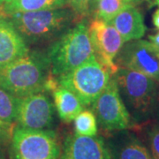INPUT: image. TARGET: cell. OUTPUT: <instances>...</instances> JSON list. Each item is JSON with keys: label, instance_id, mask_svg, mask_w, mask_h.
<instances>
[{"label": "cell", "instance_id": "ba28073f", "mask_svg": "<svg viewBox=\"0 0 159 159\" xmlns=\"http://www.w3.org/2000/svg\"><path fill=\"white\" fill-rule=\"evenodd\" d=\"M115 64L159 82V47L149 41L141 38L125 43L115 57Z\"/></svg>", "mask_w": 159, "mask_h": 159}, {"label": "cell", "instance_id": "8992f818", "mask_svg": "<svg viewBox=\"0 0 159 159\" xmlns=\"http://www.w3.org/2000/svg\"><path fill=\"white\" fill-rule=\"evenodd\" d=\"M10 159H60L57 134L51 129L36 130L14 126L11 137Z\"/></svg>", "mask_w": 159, "mask_h": 159}, {"label": "cell", "instance_id": "7c38bea8", "mask_svg": "<svg viewBox=\"0 0 159 159\" xmlns=\"http://www.w3.org/2000/svg\"><path fill=\"white\" fill-rule=\"evenodd\" d=\"M105 142L111 159H153L145 142L129 129L111 133Z\"/></svg>", "mask_w": 159, "mask_h": 159}, {"label": "cell", "instance_id": "f546056e", "mask_svg": "<svg viewBox=\"0 0 159 159\" xmlns=\"http://www.w3.org/2000/svg\"><path fill=\"white\" fill-rule=\"evenodd\" d=\"M138 1H139V0H131V2H132L133 4H134V3H135V2H138Z\"/></svg>", "mask_w": 159, "mask_h": 159}, {"label": "cell", "instance_id": "5bb4252c", "mask_svg": "<svg viewBox=\"0 0 159 159\" xmlns=\"http://www.w3.org/2000/svg\"><path fill=\"white\" fill-rule=\"evenodd\" d=\"M110 23L118 30L125 43L141 39L147 30L142 14L134 4L123 8Z\"/></svg>", "mask_w": 159, "mask_h": 159}, {"label": "cell", "instance_id": "9a60e30c", "mask_svg": "<svg viewBox=\"0 0 159 159\" xmlns=\"http://www.w3.org/2000/svg\"><path fill=\"white\" fill-rule=\"evenodd\" d=\"M57 115L65 122H71L84 109V105L72 91L58 87L52 92Z\"/></svg>", "mask_w": 159, "mask_h": 159}, {"label": "cell", "instance_id": "ac0fdd59", "mask_svg": "<svg viewBox=\"0 0 159 159\" xmlns=\"http://www.w3.org/2000/svg\"><path fill=\"white\" fill-rule=\"evenodd\" d=\"M74 121L75 134L84 136H96L98 132V123L97 117L93 111L82 110L80 112Z\"/></svg>", "mask_w": 159, "mask_h": 159}, {"label": "cell", "instance_id": "8fae6325", "mask_svg": "<svg viewBox=\"0 0 159 159\" xmlns=\"http://www.w3.org/2000/svg\"><path fill=\"white\" fill-rule=\"evenodd\" d=\"M60 159H111V157L102 137L74 134L66 137Z\"/></svg>", "mask_w": 159, "mask_h": 159}, {"label": "cell", "instance_id": "6da1fadb", "mask_svg": "<svg viewBox=\"0 0 159 159\" xmlns=\"http://www.w3.org/2000/svg\"><path fill=\"white\" fill-rule=\"evenodd\" d=\"M10 17L11 22L29 47L50 45L70 28L83 20L67 6L16 12Z\"/></svg>", "mask_w": 159, "mask_h": 159}, {"label": "cell", "instance_id": "277c9868", "mask_svg": "<svg viewBox=\"0 0 159 159\" xmlns=\"http://www.w3.org/2000/svg\"><path fill=\"white\" fill-rule=\"evenodd\" d=\"M51 74L58 77L95 56L89 33V23L81 20L48 46L45 51Z\"/></svg>", "mask_w": 159, "mask_h": 159}, {"label": "cell", "instance_id": "9c48e42d", "mask_svg": "<svg viewBox=\"0 0 159 159\" xmlns=\"http://www.w3.org/2000/svg\"><path fill=\"white\" fill-rule=\"evenodd\" d=\"M55 106L43 92L19 97L16 123L29 129L47 130L54 121Z\"/></svg>", "mask_w": 159, "mask_h": 159}, {"label": "cell", "instance_id": "4fadbf2b", "mask_svg": "<svg viewBox=\"0 0 159 159\" xmlns=\"http://www.w3.org/2000/svg\"><path fill=\"white\" fill-rule=\"evenodd\" d=\"M29 51L11 20L0 15V69L27 55Z\"/></svg>", "mask_w": 159, "mask_h": 159}, {"label": "cell", "instance_id": "f1b7e54d", "mask_svg": "<svg viewBox=\"0 0 159 159\" xmlns=\"http://www.w3.org/2000/svg\"><path fill=\"white\" fill-rule=\"evenodd\" d=\"M11 1H12V0H5V4H6V3H9V2H11Z\"/></svg>", "mask_w": 159, "mask_h": 159}, {"label": "cell", "instance_id": "7a4b0ae2", "mask_svg": "<svg viewBox=\"0 0 159 159\" xmlns=\"http://www.w3.org/2000/svg\"><path fill=\"white\" fill-rule=\"evenodd\" d=\"M112 76L134 126L157 118L159 82L145 74L123 67H119Z\"/></svg>", "mask_w": 159, "mask_h": 159}, {"label": "cell", "instance_id": "44dd1931", "mask_svg": "<svg viewBox=\"0 0 159 159\" xmlns=\"http://www.w3.org/2000/svg\"><path fill=\"white\" fill-rule=\"evenodd\" d=\"M91 3L92 0H67V6L82 19L90 13Z\"/></svg>", "mask_w": 159, "mask_h": 159}, {"label": "cell", "instance_id": "ffe728a7", "mask_svg": "<svg viewBox=\"0 0 159 159\" xmlns=\"http://www.w3.org/2000/svg\"><path fill=\"white\" fill-rule=\"evenodd\" d=\"M145 144L153 159H159V121H148L143 124Z\"/></svg>", "mask_w": 159, "mask_h": 159}, {"label": "cell", "instance_id": "cb8c5ba5", "mask_svg": "<svg viewBox=\"0 0 159 159\" xmlns=\"http://www.w3.org/2000/svg\"><path fill=\"white\" fill-rule=\"evenodd\" d=\"M148 37V41H149L150 43H152L153 44L159 47V30L156 33V34H149Z\"/></svg>", "mask_w": 159, "mask_h": 159}, {"label": "cell", "instance_id": "d6986e66", "mask_svg": "<svg viewBox=\"0 0 159 159\" xmlns=\"http://www.w3.org/2000/svg\"><path fill=\"white\" fill-rule=\"evenodd\" d=\"M19 97L0 88V120L8 124L16 123Z\"/></svg>", "mask_w": 159, "mask_h": 159}, {"label": "cell", "instance_id": "5b68a950", "mask_svg": "<svg viewBox=\"0 0 159 159\" xmlns=\"http://www.w3.org/2000/svg\"><path fill=\"white\" fill-rule=\"evenodd\" d=\"M112 75L111 71L94 56L57 80L60 87L72 91L84 106H89L106 89Z\"/></svg>", "mask_w": 159, "mask_h": 159}, {"label": "cell", "instance_id": "30bf717a", "mask_svg": "<svg viewBox=\"0 0 159 159\" xmlns=\"http://www.w3.org/2000/svg\"><path fill=\"white\" fill-rule=\"evenodd\" d=\"M89 33L96 57L114 74L119 68L115 57L125 43L123 38L111 23L98 19L89 23Z\"/></svg>", "mask_w": 159, "mask_h": 159}, {"label": "cell", "instance_id": "4dcf8cb0", "mask_svg": "<svg viewBox=\"0 0 159 159\" xmlns=\"http://www.w3.org/2000/svg\"><path fill=\"white\" fill-rule=\"evenodd\" d=\"M0 15H1V14H0Z\"/></svg>", "mask_w": 159, "mask_h": 159}, {"label": "cell", "instance_id": "2e32d148", "mask_svg": "<svg viewBox=\"0 0 159 159\" xmlns=\"http://www.w3.org/2000/svg\"><path fill=\"white\" fill-rule=\"evenodd\" d=\"M66 6L67 0H12L4 5V12L10 16L16 12L55 9Z\"/></svg>", "mask_w": 159, "mask_h": 159}, {"label": "cell", "instance_id": "7402d4cb", "mask_svg": "<svg viewBox=\"0 0 159 159\" xmlns=\"http://www.w3.org/2000/svg\"><path fill=\"white\" fill-rule=\"evenodd\" d=\"M13 128L14 124H8L0 120V141L8 142L9 140H11Z\"/></svg>", "mask_w": 159, "mask_h": 159}, {"label": "cell", "instance_id": "d4e9b609", "mask_svg": "<svg viewBox=\"0 0 159 159\" xmlns=\"http://www.w3.org/2000/svg\"><path fill=\"white\" fill-rule=\"evenodd\" d=\"M152 22H153L155 28L159 30V6L158 8L155 11L152 16Z\"/></svg>", "mask_w": 159, "mask_h": 159}, {"label": "cell", "instance_id": "52a82bcc", "mask_svg": "<svg viewBox=\"0 0 159 159\" xmlns=\"http://www.w3.org/2000/svg\"><path fill=\"white\" fill-rule=\"evenodd\" d=\"M92 108L98 125L105 133L111 134L134 126L113 76L110 80L106 89L92 104Z\"/></svg>", "mask_w": 159, "mask_h": 159}, {"label": "cell", "instance_id": "4316f807", "mask_svg": "<svg viewBox=\"0 0 159 159\" xmlns=\"http://www.w3.org/2000/svg\"><path fill=\"white\" fill-rule=\"evenodd\" d=\"M5 3V0H0V6H2Z\"/></svg>", "mask_w": 159, "mask_h": 159}, {"label": "cell", "instance_id": "3957f363", "mask_svg": "<svg viewBox=\"0 0 159 159\" xmlns=\"http://www.w3.org/2000/svg\"><path fill=\"white\" fill-rule=\"evenodd\" d=\"M51 74L45 51H29L22 57L0 69V88L17 97L45 92Z\"/></svg>", "mask_w": 159, "mask_h": 159}, {"label": "cell", "instance_id": "83f0119b", "mask_svg": "<svg viewBox=\"0 0 159 159\" xmlns=\"http://www.w3.org/2000/svg\"><path fill=\"white\" fill-rule=\"evenodd\" d=\"M157 118H158V121H159V104H158V111H157Z\"/></svg>", "mask_w": 159, "mask_h": 159}, {"label": "cell", "instance_id": "484cf974", "mask_svg": "<svg viewBox=\"0 0 159 159\" xmlns=\"http://www.w3.org/2000/svg\"><path fill=\"white\" fill-rule=\"evenodd\" d=\"M153 1L155 2V4H157L159 6V0H153Z\"/></svg>", "mask_w": 159, "mask_h": 159}, {"label": "cell", "instance_id": "603a6c76", "mask_svg": "<svg viewBox=\"0 0 159 159\" xmlns=\"http://www.w3.org/2000/svg\"><path fill=\"white\" fill-rule=\"evenodd\" d=\"M6 141H0V159H7Z\"/></svg>", "mask_w": 159, "mask_h": 159}, {"label": "cell", "instance_id": "e0dca14e", "mask_svg": "<svg viewBox=\"0 0 159 159\" xmlns=\"http://www.w3.org/2000/svg\"><path fill=\"white\" fill-rule=\"evenodd\" d=\"M129 4L131 0H92L90 12L94 19L110 22L119 11Z\"/></svg>", "mask_w": 159, "mask_h": 159}]
</instances>
